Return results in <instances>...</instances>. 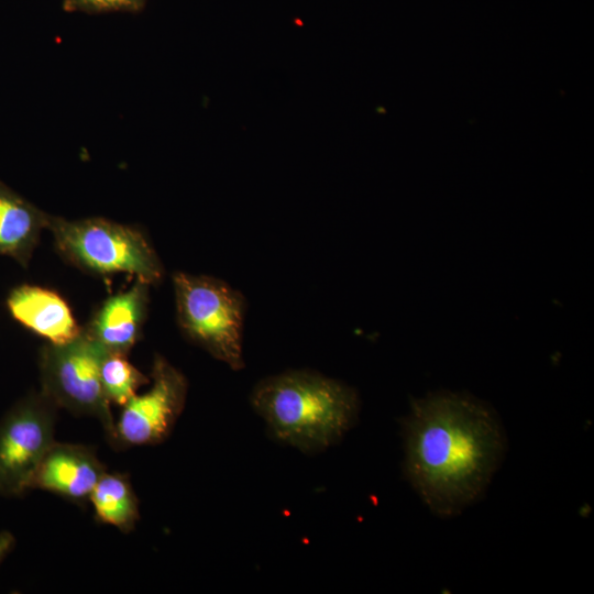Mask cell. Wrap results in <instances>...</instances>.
<instances>
[{"label":"cell","mask_w":594,"mask_h":594,"mask_svg":"<svg viewBox=\"0 0 594 594\" xmlns=\"http://www.w3.org/2000/svg\"><path fill=\"white\" fill-rule=\"evenodd\" d=\"M402 425L406 477L438 516L452 517L474 504L506 451L497 414L466 393L415 399Z\"/></svg>","instance_id":"obj_1"},{"label":"cell","mask_w":594,"mask_h":594,"mask_svg":"<svg viewBox=\"0 0 594 594\" xmlns=\"http://www.w3.org/2000/svg\"><path fill=\"white\" fill-rule=\"evenodd\" d=\"M250 400L272 438L309 454L338 443L355 425L360 411L354 388L309 370L261 380Z\"/></svg>","instance_id":"obj_2"},{"label":"cell","mask_w":594,"mask_h":594,"mask_svg":"<svg viewBox=\"0 0 594 594\" xmlns=\"http://www.w3.org/2000/svg\"><path fill=\"white\" fill-rule=\"evenodd\" d=\"M46 229L58 253L95 275L127 273L155 285L164 268L146 237L136 228L102 218L66 220L48 215Z\"/></svg>","instance_id":"obj_3"},{"label":"cell","mask_w":594,"mask_h":594,"mask_svg":"<svg viewBox=\"0 0 594 594\" xmlns=\"http://www.w3.org/2000/svg\"><path fill=\"white\" fill-rule=\"evenodd\" d=\"M173 285L182 333L232 370L243 369V295L219 278L183 272Z\"/></svg>","instance_id":"obj_4"},{"label":"cell","mask_w":594,"mask_h":594,"mask_svg":"<svg viewBox=\"0 0 594 594\" xmlns=\"http://www.w3.org/2000/svg\"><path fill=\"white\" fill-rule=\"evenodd\" d=\"M108 351L82 328L65 344L46 343L40 351L41 394L56 408L98 419L113 446L116 420L100 380Z\"/></svg>","instance_id":"obj_5"},{"label":"cell","mask_w":594,"mask_h":594,"mask_svg":"<svg viewBox=\"0 0 594 594\" xmlns=\"http://www.w3.org/2000/svg\"><path fill=\"white\" fill-rule=\"evenodd\" d=\"M56 407L41 394L16 402L0 420V495L30 491L33 476L55 440Z\"/></svg>","instance_id":"obj_6"},{"label":"cell","mask_w":594,"mask_h":594,"mask_svg":"<svg viewBox=\"0 0 594 594\" xmlns=\"http://www.w3.org/2000/svg\"><path fill=\"white\" fill-rule=\"evenodd\" d=\"M150 378L151 387L143 394L136 393L122 406L116 421L113 446L117 448L164 441L185 407L187 380L165 358H154Z\"/></svg>","instance_id":"obj_7"},{"label":"cell","mask_w":594,"mask_h":594,"mask_svg":"<svg viewBox=\"0 0 594 594\" xmlns=\"http://www.w3.org/2000/svg\"><path fill=\"white\" fill-rule=\"evenodd\" d=\"M106 471L92 448L55 441L42 459L30 490L46 491L73 503H87Z\"/></svg>","instance_id":"obj_8"},{"label":"cell","mask_w":594,"mask_h":594,"mask_svg":"<svg viewBox=\"0 0 594 594\" xmlns=\"http://www.w3.org/2000/svg\"><path fill=\"white\" fill-rule=\"evenodd\" d=\"M148 284L136 282L125 292L110 296L92 316L85 331L106 351L128 355L144 324Z\"/></svg>","instance_id":"obj_9"},{"label":"cell","mask_w":594,"mask_h":594,"mask_svg":"<svg viewBox=\"0 0 594 594\" xmlns=\"http://www.w3.org/2000/svg\"><path fill=\"white\" fill-rule=\"evenodd\" d=\"M7 308L13 319L52 344H65L82 331L67 302L41 286L23 284L12 288Z\"/></svg>","instance_id":"obj_10"},{"label":"cell","mask_w":594,"mask_h":594,"mask_svg":"<svg viewBox=\"0 0 594 594\" xmlns=\"http://www.w3.org/2000/svg\"><path fill=\"white\" fill-rule=\"evenodd\" d=\"M48 215L0 182V255L26 266Z\"/></svg>","instance_id":"obj_11"},{"label":"cell","mask_w":594,"mask_h":594,"mask_svg":"<svg viewBox=\"0 0 594 594\" xmlns=\"http://www.w3.org/2000/svg\"><path fill=\"white\" fill-rule=\"evenodd\" d=\"M88 502L94 507L97 520L122 532H130L140 518L138 497L129 477L121 473L106 471Z\"/></svg>","instance_id":"obj_12"},{"label":"cell","mask_w":594,"mask_h":594,"mask_svg":"<svg viewBox=\"0 0 594 594\" xmlns=\"http://www.w3.org/2000/svg\"><path fill=\"white\" fill-rule=\"evenodd\" d=\"M103 392L111 404L125 405L151 378L130 363L125 354L107 352L100 367Z\"/></svg>","instance_id":"obj_13"},{"label":"cell","mask_w":594,"mask_h":594,"mask_svg":"<svg viewBox=\"0 0 594 594\" xmlns=\"http://www.w3.org/2000/svg\"><path fill=\"white\" fill-rule=\"evenodd\" d=\"M145 0H64L65 9L69 11L108 12L135 11Z\"/></svg>","instance_id":"obj_14"},{"label":"cell","mask_w":594,"mask_h":594,"mask_svg":"<svg viewBox=\"0 0 594 594\" xmlns=\"http://www.w3.org/2000/svg\"><path fill=\"white\" fill-rule=\"evenodd\" d=\"M14 536L7 530L0 531V564L14 547Z\"/></svg>","instance_id":"obj_15"}]
</instances>
